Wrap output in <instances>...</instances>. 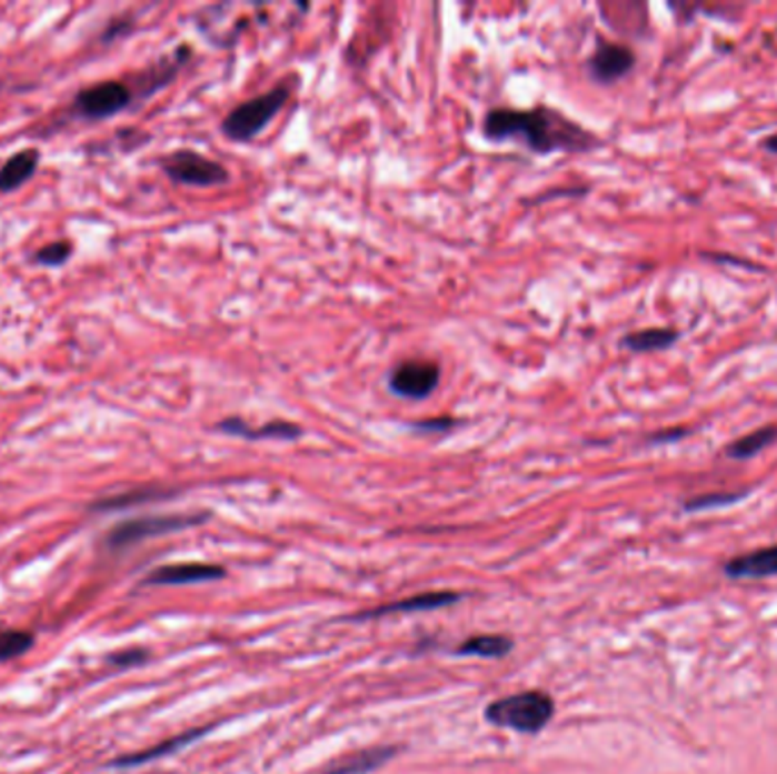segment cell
Here are the masks:
<instances>
[{
    "label": "cell",
    "mask_w": 777,
    "mask_h": 774,
    "mask_svg": "<svg viewBox=\"0 0 777 774\" xmlns=\"http://www.w3.org/2000/svg\"><path fill=\"white\" fill-rule=\"evenodd\" d=\"M162 169L173 182L189 187H219L230 180V173L223 164L193 150H176L167 154L162 160Z\"/></svg>",
    "instance_id": "8992f818"
},
{
    "label": "cell",
    "mask_w": 777,
    "mask_h": 774,
    "mask_svg": "<svg viewBox=\"0 0 777 774\" xmlns=\"http://www.w3.org/2000/svg\"><path fill=\"white\" fill-rule=\"evenodd\" d=\"M759 145H761V150H766V152H770V154H777V132L770 134V137H766Z\"/></svg>",
    "instance_id": "484cf974"
},
{
    "label": "cell",
    "mask_w": 777,
    "mask_h": 774,
    "mask_svg": "<svg viewBox=\"0 0 777 774\" xmlns=\"http://www.w3.org/2000/svg\"><path fill=\"white\" fill-rule=\"evenodd\" d=\"M555 713V702L550 695L539 691H528L496 700L487 706L485 715L496 727L514 730L518 734H539Z\"/></svg>",
    "instance_id": "7a4b0ae2"
},
{
    "label": "cell",
    "mask_w": 777,
    "mask_h": 774,
    "mask_svg": "<svg viewBox=\"0 0 777 774\" xmlns=\"http://www.w3.org/2000/svg\"><path fill=\"white\" fill-rule=\"evenodd\" d=\"M685 436H689L687 428H673V430H661V432L650 434L648 441L650 443H676V441H683Z\"/></svg>",
    "instance_id": "d4e9b609"
},
{
    "label": "cell",
    "mask_w": 777,
    "mask_h": 774,
    "mask_svg": "<svg viewBox=\"0 0 777 774\" xmlns=\"http://www.w3.org/2000/svg\"><path fill=\"white\" fill-rule=\"evenodd\" d=\"M411 428L417 432H448L452 428H457V421L450 416H441V419H426V421H417L411 423Z\"/></svg>",
    "instance_id": "cb8c5ba5"
},
{
    "label": "cell",
    "mask_w": 777,
    "mask_h": 774,
    "mask_svg": "<svg viewBox=\"0 0 777 774\" xmlns=\"http://www.w3.org/2000/svg\"><path fill=\"white\" fill-rule=\"evenodd\" d=\"M41 152L37 148H23L14 152L12 158L0 169V193H12L21 189L39 169Z\"/></svg>",
    "instance_id": "7c38bea8"
},
{
    "label": "cell",
    "mask_w": 777,
    "mask_h": 774,
    "mask_svg": "<svg viewBox=\"0 0 777 774\" xmlns=\"http://www.w3.org/2000/svg\"><path fill=\"white\" fill-rule=\"evenodd\" d=\"M205 521L202 513L187 515V513H171V515H143V519H132L119 523L110 534H108V545L114 550L130 547L139 541L152 539V536H165L171 532H180L187 527H193Z\"/></svg>",
    "instance_id": "5b68a950"
},
{
    "label": "cell",
    "mask_w": 777,
    "mask_h": 774,
    "mask_svg": "<svg viewBox=\"0 0 777 774\" xmlns=\"http://www.w3.org/2000/svg\"><path fill=\"white\" fill-rule=\"evenodd\" d=\"M511 641L505 636H496V634H487V636H476L469 639L466 643H461L457 647V654L464 656H480V659H500L505 654L511 652Z\"/></svg>",
    "instance_id": "ac0fdd59"
},
{
    "label": "cell",
    "mask_w": 777,
    "mask_h": 774,
    "mask_svg": "<svg viewBox=\"0 0 777 774\" xmlns=\"http://www.w3.org/2000/svg\"><path fill=\"white\" fill-rule=\"evenodd\" d=\"M207 730H191V732H185L176 738H169L160 745H155L150 750H143V752H137V754H128V756H119L114 758L110 765L112 767H135V765H143V763H150V761H158V758H165L169 754H176L178 750H182L185 745L193 743L196 738H200Z\"/></svg>",
    "instance_id": "2e32d148"
},
{
    "label": "cell",
    "mask_w": 777,
    "mask_h": 774,
    "mask_svg": "<svg viewBox=\"0 0 777 774\" xmlns=\"http://www.w3.org/2000/svg\"><path fill=\"white\" fill-rule=\"evenodd\" d=\"M148 659V652L146 650H139V647H132V650H123V652H117L108 659L110 665H117V667H132V665H141L143 661Z\"/></svg>",
    "instance_id": "603a6c76"
},
{
    "label": "cell",
    "mask_w": 777,
    "mask_h": 774,
    "mask_svg": "<svg viewBox=\"0 0 777 774\" xmlns=\"http://www.w3.org/2000/svg\"><path fill=\"white\" fill-rule=\"evenodd\" d=\"M71 254H73V243L67 239H60V241H50L41 245L34 252V262L46 269H60L71 260Z\"/></svg>",
    "instance_id": "44dd1931"
},
{
    "label": "cell",
    "mask_w": 777,
    "mask_h": 774,
    "mask_svg": "<svg viewBox=\"0 0 777 774\" xmlns=\"http://www.w3.org/2000/svg\"><path fill=\"white\" fill-rule=\"evenodd\" d=\"M291 98L289 84H278L271 91L255 96L237 105L221 123V130L232 141H250L262 132L287 105Z\"/></svg>",
    "instance_id": "3957f363"
},
{
    "label": "cell",
    "mask_w": 777,
    "mask_h": 774,
    "mask_svg": "<svg viewBox=\"0 0 777 774\" xmlns=\"http://www.w3.org/2000/svg\"><path fill=\"white\" fill-rule=\"evenodd\" d=\"M167 495L169 493L158 491V489H139V491H130V493H121V495H114V497L100 500L91 509L93 511H114V509H126V506L150 502V500H160V497H167Z\"/></svg>",
    "instance_id": "ffe728a7"
},
{
    "label": "cell",
    "mask_w": 777,
    "mask_h": 774,
    "mask_svg": "<svg viewBox=\"0 0 777 774\" xmlns=\"http://www.w3.org/2000/svg\"><path fill=\"white\" fill-rule=\"evenodd\" d=\"M748 493L746 491H718V493H707V495H698L691 497L689 502H685L687 511H703V509H714V506H725V504H735L739 500H744Z\"/></svg>",
    "instance_id": "7402d4cb"
},
{
    "label": "cell",
    "mask_w": 777,
    "mask_h": 774,
    "mask_svg": "<svg viewBox=\"0 0 777 774\" xmlns=\"http://www.w3.org/2000/svg\"><path fill=\"white\" fill-rule=\"evenodd\" d=\"M441 380V369L435 361L409 359L398 364L389 375V389L407 400H426L435 393Z\"/></svg>",
    "instance_id": "52a82bcc"
},
{
    "label": "cell",
    "mask_w": 777,
    "mask_h": 774,
    "mask_svg": "<svg viewBox=\"0 0 777 774\" xmlns=\"http://www.w3.org/2000/svg\"><path fill=\"white\" fill-rule=\"evenodd\" d=\"M725 575L733 580H761L777 575V545L761 547L725 563Z\"/></svg>",
    "instance_id": "30bf717a"
},
{
    "label": "cell",
    "mask_w": 777,
    "mask_h": 774,
    "mask_svg": "<svg viewBox=\"0 0 777 774\" xmlns=\"http://www.w3.org/2000/svg\"><path fill=\"white\" fill-rule=\"evenodd\" d=\"M461 595L459 593H426V595H414L409 600H400L387 606H380L376 611H367L361 613L359 617H382V615H396V613H417V611H435V609H444L450 606L455 602H459Z\"/></svg>",
    "instance_id": "4fadbf2b"
},
{
    "label": "cell",
    "mask_w": 777,
    "mask_h": 774,
    "mask_svg": "<svg viewBox=\"0 0 777 774\" xmlns=\"http://www.w3.org/2000/svg\"><path fill=\"white\" fill-rule=\"evenodd\" d=\"M482 132L496 143L518 141L539 154L557 150L587 152L598 145L591 132L550 108H494L482 121Z\"/></svg>",
    "instance_id": "6da1fadb"
},
{
    "label": "cell",
    "mask_w": 777,
    "mask_h": 774,
    "mask_svg": "<svg viewBox=\"0 0 777 774\" xmlns=\"http://www.w3.org/2000/svg\"><path fill=\"white\" fill-rule=\"evenodd\" d=\"M775 441H777V423H770V425L757 428V430L739 436L737 441H733L728 448L723 450V454L728 459H737V461L753 459L759 452H764L766 448H770Z\"/></svg>",
    "instance_id": "e0dca14e"
},
{
    "label": "cell",
    "mask_w": 777,
    "mask_h": 774,
    "mask_svg": "<svg viewBox=\"0 0 777 774\" xmlns=\"http://www.w3.org/2000/svg\"><path fill=\"white\" fill-rule=\"evenodd\" d=\"M226 573L219 565L210 563H173L155 567V571L143 580L148 586H187V584H202V582H217Z\"/></svg>",
    "instance_id": "9c48e42d"
},
{
    "label": "cell",
    "mask_w": 777,
    "mask_h": 774,
    "mask_svg": "<svg viewBox=\"0 0 777 774\" xmlns=\"http://www.w3.org/2000/svg\"><path fill=\"white\" fill-rule=\"evenodd\" d=\"M637 64L635 50L616 43V41H600L589 58V73L600 84H611L620 78H626Z\"/></svg>",
    "instance_id": "ba28073f"
},
{
    "label": "cell",
    "mask_w": 777,
    "mask_h": 774,
    "mask_svg": "<svg viewBox=\"0 0 777 774\" xmlns=\"http://www.w3.org/2000/svg\"><path fill=\"white\" fill-rule=\"evenodd\" d=\"M394 752L396 750L391 747H373L365 752H355L330 763L321 774H367L385 765L394 756Z\"/></svg>",
    "instance_id": "5bb4252c"
},
{
    "label": "cell",
    "mask_w": 777,
    "mask_h": 774,
    "mask_svg": "<svg viewBox=\"0 0 777 774\" xmlns=\"http://www.w3.org/2000/svg\"><path fill=\"white\" fill-rule=\"evenodd\" d=\"M137 91L123 80H102L84 87L73 100V114L87 121H106L126 112Z\"/></svg>",
    "instance_id": "277c9868"
},
{
    "label": "cell",
    "mask_w": 777,
    "mask_h": 774,
    "mask_svg": "<svg viewBox=\"0 0 777 774\" xmlns=\"http://www.w3.org/2000/svg\"><path fill=\"white\" fill-rule=\"evenodd\" d=\"M34 647V636L23 630H0V663L23 656Z\"/></svg>",
    "instance_id": "d6986e66"
},
{
    "label": "cell",
    "mask_w": 777,
    "mask_h": 774,
    "mask_svg": "<svg viewBox=\"0 0 777 774\" xmlns=\"http://www.w3.org/2000/svg\"><path fill=\"white\" fill-rule=\"evenodd\" d=\"M680 332L676 328H646L626 334L620 345L630 352H661L678 343Z\"/></svg>",
    "instance_id": "9a60e30c"
},
{
    "label": "cell",
    "mask_w": 777,
    "mask_h": 774,
    "mask_svg": "<svg viewBox=\"0 0 777 774\" xmlns=\"http://www.w3.org/2000/svg\"><path fill=\"white\" fill-rule=\"evenodd\" d=\"M219 430L248 441H296L302 434V430L289 421H271L262 428H250L241 419H226L219 423Z\"/></svg>",
    "instance_id": "8fae6325"
}]
</instances>
